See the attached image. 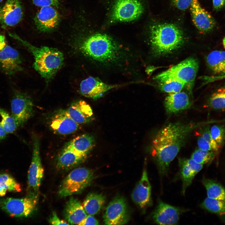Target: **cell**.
<instances>
[{
  "instance_id": "obj_41",
  "label": "cell",
  "mask_w": 225,
  "mask_h": 225,
  "mask_svg": "<svg viewBox=\"0 0 225 225\" xmlns=\"http://www.w3.org/2000/svg\"><path fill=\"white\" fill-rule=\"evenodd\" d=\"M48 222L52 225H69V223L59 218L55 212H52V215L48 219Z\"/></svg>"
},
{
  "instance_id": "obj_35",
  "label": "cell",
  "mask_w": 225,
  "mask_h": 225,
  "mask_svg": "<svg viewBox=\"0 0 225 225\" xmlns=\"http://www.w3.org/2000/svg\"><path fill=\"white\" fill-rule=\"evenodd\" d=\"M212 138L220 147L225 139V128L222 126L214 125L210 130Z\"/></svg>"
},
{
  "instance_id": "obj_24",
  "label": "cell",
  "mask_w": 225,
  "mask_h": 225,
  "mask_svg": "<svg viewBox=\"0 0 225 225\" xmlns=\"http://www.w3.org/2000/svg\"><path fill=\"white\" fill-rule=\"evenodd\" d=\"M63 213L68 223L71 224H78L87 215L79 201L73 197L67 202Z\"/></svg>"
},
{
  "instance_id": "obj_7",
  "label": "cell",
  "mask_w": 225,
  "mask_h": 225,
  "mask_svg": "<svg viewBox=\"0 0 225 225\" xmlns=\"http://www.w3.org/2000/svg\"><path fill=\"white\" fill-rule=\"evenodd\" d=\"M143 5L139 0H116L112 7L109 22H128L138 18L142 13Z\"/></svg>"
},
{
  "instance_id": "obj_37",
  "label": "cell",
  "mask_w": 225,
  "mask_h": 225,
  "mask_svg": "<svg viewBox=\"0 0 225 225\" xmlns=\"http://www.w3.org/2000/svg\"><path fill=\"white\" fill-rule=\"evenodd\" d=\"M36 6L41 8L47 6L57 7L59 0H32Z\"/></svg>"
},
{
  "instance_id": "obj_15",
  "label": "cell",
  "mask_w": 225,
  "mask_h": 225,
  "mask_svg": "<svg viewBox=\"0 0 225 225\" xmlns=\"http://www.w3.org/2000/svg\"><path fill=\"white\" fill-rule=\"evenodd\" d=\"M190 6L192 21L197 28L204 33L212 31L216 25L212 16L202 7L198 0H192Z\"/></svg>"
},
{
  "instance_id": "obj_18",
  "label": "cell",
  "mask_w": 225,
  "mask_h": 225,
  "mask_svg": "<svg viewBox=\"0 0 225 225\" xmlns=\"http://www.w3.org/2000/svg\"><path fill=\"white\" fill-rule=\"evenodd\" d=\"M60 20L59 13L53 7L51 6L41 8L35 19L38 29L43 32H50L55 29Z\"/></svg>"
},
{
  "instance_id": "obj_1",
  "label": "cell",
  "mask_w": 225,
  "mask_h": 225,
  "mask_svg": "<svg viewBox=\"0 0 225 225\" xmlns=\"http://www.w3.org/2000/svg\"><path fill=\"white\" fill-rule=\"evenodd\" d=\"M199 125L193 122L170 123L157 133L152 140L151 153L161 175L167 173L171 162L184 145L190 133Z\"/></svg>"
},
{
  "instance_id": "obj_23",
  "label": "cell",
  "mask_w": 225,
  "mask_h": 225,
  "mask_svg": "<svg viewBox=\"0 0 225 225\" xmlns=\"http://www.w3.org/2000/svg\"><path fill=\"white\" fill-rule=\"evenodd\" d=\"M86 156L64 148L58 157L57 167L61 171H68L82 162Z\"/></svg>"
},
{
  "instance_id": "obj_47",
  "label": "cell",
  "mask_w": 225,
  "mask_h": 225,
  "mask_svg": "<svg viewBox=\"0 0 225 225\" xmlns=\"http://www.w3.org/2000/svg\"><path fill=\"white\" fill-rule=\"evenodd\" d=\"M222 43L224 48H225V37L223 39Z\"/></svg>"
},
{
  "instance_id": "obj_26",
  "label": "cell",
  "mask_w": 225,
  "mask_h": 225,
  "mask_svg": "<svg viewBox=\"0 0 225 225\" xmlns=\"http://www.w3.org/2000/svg\"><path fill=\"white\" fill-rule=\"evenodd\" d=\"M207 65L214 74L220 75L225 74V51L215 50L206 57Z\"/></svg>"
},
{
  "instance_id": "obj_44",
  "label": "cell",
  "mask_w": 225,
  "mask_h": 225,
  "mask_svg": "<svg viewBox=\"0 0 225 225\" xmlns=\"http://www.w3.org/2000/svg\"><path fill=\"white\" fill-rule=\"evenodd\" d=\"M6 45V41L5 37L0 34V51L2 50Z\"/></svg>"
},
{
  "instance_id": "obj_12",
  "label": "cell",
  "mask_w": 225,
  "mask_h": 225,
  "mask_svg": "<svg viewBox=\"0 0 225 225\" xmlns=\"http://www.w3.org/2000/svg\"><path fill=\"white\" fill-rule=\"evenodd\" d=\"M185 210L159 201L151 215L152 221L160 225L177 224L180 215Z\"/></svg>"
},
{
  "instance_id": "obj_22",
  "label": "cell",
  "mask_w": 225,
  "mask_h": 225,
  "mask_svg": "<svg viewBox=\"0 0 225 225\" xmlns=\"http://www.w3.org/2000/svg\"><path fill=\"white\" fill-rule=\"evenodd\" d=\"M164 104L167 112L172 114L188 109L191 103L188 94L180 92L169 94L165 99Z\"/></svg>"
},
{
  "instance_id": "obj_31",
  "label": "cell",
  "mask_w": 225,
  "mask_h": 225,
  "mask_svg": "<svg viewBox=\"0 0 225 225\" xmlns=\"http://www.w3.org/2000/svg\"><path fill=\"white\" fill-rule=\"evenodd\" d=\"M0 115L2 118L0 124L7 133H13L19 127L11 115L0 107Z\"/></svg>"
},
{
  "instance_id": "obj_10",
  "label": "cell",
  "mask_w": 225,
  "mask_h": 225,
  "mask_svg": "<svg viewBox=\"0 0 225 225\" xmlns=\"http://www.w3.org/2000/svg\"><path fill=\"white\" fill-rule=\"evenodd\" d=\"M11 115L19 127L23 125L33 115L32 100L27 94L15 90L11 102Z\"/></svg>"
},
{
  "instance_id": "obj_21",
  "label": "cell",
  "mask_w": 225,
  "mask_h": 225,
  "mask_svg": "<svg viewBox=\"0 0 225 225\" xmlns=\"http://www.w3.org/2000/svg\"><path fill=\"white\" fill-rule=\"evenodd\" d=\"M65 110L68 115L78 124L86 123L92 119V110L90 105L84 101L73 102Z\"/></svg>"
},
{
  "instance_id": "obj_27",
  "label": "cell",
  "mask_w": 225,
  "mask_h": 225,
  "mask_svg": "<svg viewBox=\"0 0 225 225\" xmlns=\"http://www.w3.org/2000/svg\"><path fill=\"white\" fill-rule=\"evenodd\" d=\"M103 195L95 192L89 193L83 202V206L88 215H93L102 209L105 202Z\"/></svg>"
},
{
  "instance_id": "obj_28",
  "label": "cell",
  "mask_w": 225,
  "mask_h": 225,
  "mask_svg": "<svg viewBox=\"0 0 225 225\" xmlns=\"http://www.w3.org/2000/svg\"><path fill=\"white\" fill-rule=\"evenodd\" d=\"M202 183L206 189L208 197L225 201V189L220 185L207 179H203Z\"/></svg>"
},
{
  "instance_id": "obj_36",
  "label": "cell",
  "mask_w": 225,
  "mask_h": 225,
  "mask_svg": "<svg viewBox=\"0 0 225 225\" xmlns=\"http://www.w3.org/2000/svg\"><path fill=\"white\" fill-rule=\"evenodd\" d=\"M200 136L209 143L213 151H217L218 150L220 147L212 138L208 128H205L202 130Z\"/></svg>"
},
{
  "instance_id": "obj_13",
  "label": "cell",
  "mask_w": 225,
  "mask_h": 225,
  "mask_svg": "<svg viewBox=\"0 0 225 225\" xmlns=\"http://www.w3.org/2000/svg\"><path fill=\"white\" fill-rule=\"evenodd\" d=\"M131 198L133 201L144 211L152 205L151 187L146 168H144L141 179L132 193Z\"/></svg>"
},
{
  "instance_id": "obj_30",
  "label": "cell",
  "mask_w": 225,
  "mask_h": 225,
  "mask_svg": "<svg viewBox=\"0 0 225 225\" xmlns=\"http://www.w3.org/2000/svg\"><path fill=\"white\" fill-rule=\"evenodd\" d=\"M201 207L208 211L218 214H225V201L207 197Z\"/></svg>"
},
{
  "instance_id": "obj_16",
  "label": "cell",
  "mask_w": 225,
  "mask_h": 225,
  "mask_svg": "<svg viewBox=\"0 0 225 225\" xmlns=\"http://www.w3.org/2000/svg\"><path fill=\"white\" fill-rule=\"evenodd\" d=\"M23 14L20 0H7L1 9L0 22L2 27L16 25L22 20Z\"/></svg>"
},
{
  "instance_id": "obj_48",
  "label": "cell",
  "mask_w": 225,
  "mask_h": 225,
  "mask_svg": "<svg viewBox=\"0 0 225 225\" xmlns=\"http://www.w3.org/2000/svg\"><path fill=\"white\" fill-rule=\"evenodd\" d=\"M1 9H2V8H1L0 5V18H1Z\"/></svg>"
},
{
  "instance_id": "obj_2",
  "label": "cell",
  "mask_w": 225,
  "mask_h": 225,
  "mask_svg": "<svg viewBox=\"0 0 225 225\" xmlns=\"http://www.w3.org/2000/svg\"><path fill=\"white\" fill-rule=\"evenodd\" d=\"M80 51L93 61L111 62L118 60L121 53L120 47L109 36L97 33L84 39L79 45Z\"/></svg>"
},
{
  "instance_id": "obj_40",
  "label": "cell",
  "mask_w": 225,
  "mask_h": 225,
  "mask_svg": "<svg viewBox=\"0 0 225 225\" xmlns=\"http://www.w3.org/2000/svg\"><path fill=\"white\" fill-rule=\"evenodd\" d=\"M192 0H173L174 4L179 9L184 10L191 5Z\"/></svg>"
},
{
  "instance_id": "obj_42",
  "label": "cell",
  "mask_w": 225,
  "mask_h": 225,
  "mask_svg": "<svg viewBox=\"0 0 225 225\" xmlns=\"http://www.w3.org/2000/svg\"><path fill=\"white\" fill-rule=\"evenodd\" d=\"M93 215H88L78 225H98L99 224L98 221Z\"/></svg>"
},
{
  "instance_id": "obj_8",
  "label": "cell",
  "mask_w": 225,
  "mask_h": 225,
  "mask_svg": "<svg viewBox=\"0 0 225 225\" xmlns=\"http://www.w3.org/2000/svg\"><path fill=\"white\" fill-rule=\"evenodd\" d=\"M38 198L28 195L20 198H3L0 200V208L12 217H26L35 211Z\"/></svg>"
},
{
  "instance_id": "obj_17",
  "label": "cell",
  "mask_w": 225,
  "mask_h": 225,
  "mask_svg": "<svg viewBox=\"0 0 225 225\" xmlns=\"http://www.w3.org/2000/svg\"><path fill=\"white\" fill-rule=\"evenodd\" d=\"M118 87L116 85L105 83L98 78L89 77L82 81L80 88L82 95L96 99L108 91Z\"/></svg>"
},
{
  "instance_id": "obj_4",
  "label": "cell",
  "mask_w": 225,
  "mask_h": 225,
  "mask_svg": "<svg viewBox=\"0 0 225 225\" xmlns=\"http://www.w3.org/2000/svg\"><path fill=\"white\" fill-rule=\"evenodd\" d=\"M150 40L153 52L160 55L179 48L183 42V35L180 28L174 24H157L150 28Z\"/></svg>"
},
{
  "instance_id": "obj_5",
  "label": "cell",
  "mask_w": 225,
  "mask_h": 225,
  "mask_svg": "<svg viewBox=\"0 0 225 225\" xmlns=\"http://www.w3.org/2000/svg\"><path fill=\"white\" fill-rule=\"evenodd\" d=\"M199 67L198 61L189 58L157 75L154 79L159 82L176 80L184 83L190 91L193 85Z\"/></svg>"
},
{
  "instance_id": "obj_11",
  "label": "cell",
  "mask_w": 225,
  "mask_h": 225,
  "mask_svg": "<svg viewBox=\"0 0 225 225\" xmlns=\"http://www.w3.org/2000/svg\"><path fill=\"white\" fill-rule=\"evenodd\" d=\"M103 218L106 225H122L127 223L129 220V214L125 198L121 196L114 198L107 207Z\"/></svg>"
},
{
  "instance_id": "obj_25",
  "label": "cell",
  "mask_w": 225,
  "mask_h": 225,
  "mask_svg": "<svg viewBox=\"0 0 225 225\" xmlns=\"http://www.w3.org/2000/svg\"><path fill=\"white\" fill-rule=\"evenodd\" d=\"M94 144L93 138L88 134L78 136L68 142L64 148L82 154L87 155Z\"/></svg>"
},
{
  "instance_id": "obj_32",
  "label": "cell",
  "mask_w": 225,
  "mask_h": 225,
  "mask_svg": "<svg viewBox=\"0 0 225 225\" xmlns=\"http://www.w3.org/2000/svg\"><path fill=\"white\" fill-rule=\"evenodd\" d=\"M185 85L181 81L176 80H170L160 82L159 87L163 92L170 93L180 92Z\"/></svg>"
},
{
  "instance_id": "obj_19",
  "label": "cell",
  "mask_w": 225,
  "mask_h": 225,
  "mask_svg": "<svg viewBox=\"0 0 225 225\" xmlns=\"http://www.w3.org/2000/svg\"><path fill=\"white\" fill-rule=\"evenodd\" d=\"M78 125L68 115L65 110H61L52 116L50 126L55 133L65 135L76 132L78 128Z\"/></svg>"
},
{
  "instance_id": "obj_3",
  "label": "cell",
  "mask_w": 225,
  "mask_h": 225,
  "mask_svg": "<svg viewBox=\"0 0 225 225\" xmlns=\"http://www.w3.org/2000/svg\"><path fill=\"white\" fill-rule=\"evenodd\" d=\"M9 35L27 48L34 56L35 69L48 82L53 78L62 66L63 53L58 49L46 46L38 47L25 41L15 33Z\"/></svg>"
},
{
  "instance_id": "obj_34",
  "label": "cell",
  "mask_w": 225,
  "mask_h": 225,
  "mask_svg": "<svg viewBox=\"0 0 225 225\" xmlns=\"http://www.w3.org/2000/svg\"><path fill=\"white\" fill-rule=\"evenodd\" d=\"M214 156L213 151H205L198 148L192 153L191 158L197 162L203 165L211 162Z\"/></svg>"
},
{
  "instance_id": "obj_45",
  "label": "cell",
  "mask_w": 225,
  "mask_h": 225,
  "mask_svg": "<svg viewBox=\"0 0 225 225\" xmlns=\"http://www.w3.org/2000/svg\"><path fill=\"white\" fill-rule=\"evenodd\" d=\"M7 134L0 124V140L5 139L7 137Z\"/></svg>"
},
{
  "instance_id": "obj_14",
  "label": "cell",
  "mask_w": 225,
  "mask_h": 225,
  "mask_svg": "<svg viewBox=\"0 0 225 225\" xmlns=\"http://www.w3.org/2000/svg\"><path fill=\"white\" fill-rule=\"evenodd\" d=\"M22 61L17 50L6 45L0 51V68L5 74L12 75L23 70Z\"/></svg>"
},
{
  "instance_id": "obj_49",
  "label": "cell",
  "mask_w": 225,
  "mask_h": 225,
  "mask_svg": "<svg viewBox=\"0 0 225 225\" xmlns=\"http://www.w3.org/2000/svg\"><path fill=\"white\" fill-rule=\"evenodd\" d=\"M3 0H0V2H2V1Z\"/></svg>"
},
{
  "instance_id": "obj_43",
  "label": "cell",
  "mask_w": 225,
  "mask_h": 225,
  "mask_svg": "<svg viewBox=\"0 0 225 225\" xmlns=\"http://www.w3.org/2000/svg\"><path fill=\"white\" fill-rule=\"evenodd\" d=\"M214 9L216 11L221 10L225 5V0H212Z\"/></svg>"
},
{
  "instance_id": "obj_39",
  "label": "cell",
  "mask_w": 225,
  "mask_h": 225,
  "mask_svg": "<svg viewBox=\"0 0 225 225\" xmlns=\"http://www.w3.org/2000/svg\"><path fill=\"white\" fill-rule=\"evenodd\" d=\"M198 145L199 148L208 151H213L212 147L209 143L200 135L198 137Z\"/></svg>"
},
{
  "instance_id": "obj_6",
  "label": "cell",
  "mask_w": 225,
  "mask_h": 225,
  "mask_svg": "<svg viewBox=\"0 0 225 225\" xmlns=\"http://www.w3.org/2000/svg\"><path fill=\"white\" fill-rule=\"evenodd\" d=\"M93 178L92 170L83 167L74 169L61 183L58 195L65 197L80 193L90 185Z\"/></svg>"
},
{
  "instance_id": "obj_20",
  "label": "cell",
  "mask_w": 225,
  "mask_h": 225,
  "mask_svg": "<svg viewBox=\"0 0 225 225\" xmlns=\"http://www.w3.org/2000/svg\"><path fill=\"white\" fill-rule=\"evenodd\" d=\"M178 164L180 175L182 181V193L184 195L186 190L192 183L196 175L202 169L203 165L192 158H180Z\"/></svg>"
},
{
  "instance_id": "obj_33",
  "label": "cell",
  "mask_w": 225,
  "mask_h": 225,
  "mask_svg": "<svg viewBox=\"0 0 225 225\" xmlns=\"http://www.w3.org/2000/svg\"><path fill=\"white\" fill-rule=\"evenodd\" d=\"M0 184L9 191L19 192L22 189L20 184L14 178L7 173L0 174Z\"/></svg>"
},
{
  "instance_id": "obj_38",
  "label": "cell",
  "mask_w": 225,
  "mask_h": 225,
  "mask_svg": "<svg viewBox=\"0 0 225 225\" xmlns=\"http://www.w3.org/2000/svg\"><path fill=\"white\" fill-rule=\"evenodd\" d=\"M200 78L203 81V85H205L216 81L225 79V74L215 76H204L200 77Z\"/></svg>"
},
{
  "instance_id": "obj_9",
  "label": "cell",
  "mask_w": 225,
  "mask_h": 225,
  "mask_svg": "<svg viewBox=\"0 0 225 225\" xmlns=\"http://www.w3.org/2000/svg\"><path fill=\"white\" fill-rule=\"evenodd\" d=\"M32 159L28 172V195L38 198L39 188L44 174L38 138H34Z\"/></svg>"
},
{
  "instance_id": "obj_29",
  "label": "cell",
  "mask_w": 225,
  "mask_h": 225,
  "mask_svg": "<svg viewBox=\"0 0 225 225\" xmlns=\"http://www.w3.org/2000/svg\"><path fill=\"white\" fill-rule=\"evenodd\" d=\"M208 105L213 109L225 111V87L218 88L212 94Z\"/></svg>"
},
{
  "instance_id": "obj_46",
  "label": "cell",
  "mask_w": 225,
  "mask_h": 225,
  "mask_svg": "<svg viewBox=\"0 0 225 225\" xmlns=\"http://www.w3.org/2000/svg\"><path fill=\"white\" fill-rule=\"evenodd\" d=\"M7 191V190L0 184V196H4L6 193Z\"/></svg>"
}]
</instances>
